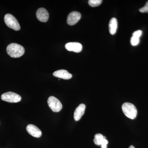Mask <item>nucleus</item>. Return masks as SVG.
I'll use <instances>...</instances> for the list:
<instances>
[{
  "label": "nucleus",
  "instance_id": "1",
  "mask_svg": "<svg viewBox=\"0 0 148 148\" xmlns=\"http://www.w3.org/2000/svg\"><path fill=\"white\" fill-rule=\"evenodd\" d=\"M7 52L10 57L19 58L24 55L25 49L22 46L16 43H11L7 47Z\"/></svg>",
  "mask_w": 148,
  "mask_h": 148
},
{
  "label": "nucleus",
  "instance_id": "2",
  "mask_svg": "<svg viewBox=\"0 0 148 148\" xmlns=\"http://www.w3.org/2000/svg\"><path fill=\"white\" fill-rule=\"evenodd\" d=\"M122 109L124 114L130 119H135L137 116L138 111L135 106L132 103H123L122 106Z\"/></svg>",
  "mask_w": 148,
  "mask_h": 148
},
{
  "label": "nucleus",
  "instance_id": "3",
  "mask_svg": "<svg viewBox=\"0 0 148 148\" xmlns=\"http://www.w3.org/2000/svg\"><path fill=\"white\" fill-rule=\"evenodd\" d=\"M4 21L6 25L10 29L15 31L20 30V26L16 18L12 14H7L4 16Z\"/></svg>",
  "mask_w": 148,
  "mask_h": 148
},
{
  "label": "nucleus",
  "instance_id": "4",
  "mask_svg": "<svg viewBox=\"0 0 148 148\" xmlns=\"http://www.w3.org/2000/svg\"><path fill=\"white\" fill-rule=\"evenodd\" d=\"M3 101L11 103H16L21 101V96L15 92H8L3 93L1 96Z\"/></svg>",
  "mask_w": 148,
  "mask_h": 148
},
{
  "label": "nucleus",
  "instance_id": "5",
  "mask_svg": "<svg viewBox=\"0 0 148 148\" xmlns=\"http://www.w3.org/2000/svg\"><path fill=\"white\" fill-rule=\"evenodd\" d=\"M47 103L49 108L53 112H60L63 107L61 102L54 96H50L48 98Z\"/></svg>",
  "mask_w": 148,
  "mask_h": 148
},
{
  "label": "nucleus",
  "instance_id": "6",
  "mask_svg": "<svg viewBox=\"0 0 148 148\" xmlns=\"http://www.w3.org/2000/svg\"><path fill=\"white\" fill-rule=\"evenodd\" d=\"M81 17V14L76 11L72 12L67 17V22L70 26H73L77 24Z\"/></svg>",
  "mask_w": 148,
  "mask_h": 148
},
{
  "label": "nucleus",
  "instance_id": "7",
  "mask_svg": "<svg viewBox=\"0 0 148 148\" xmlns=\"http://www.w3.org/2000/svg\"><path fill=\"white\" fill-rule=\"evenodd\" d=\"M93 142L95 145H101L102 148H107V145L108 144V142L106 140V137L100 133L95 135Z\"/></svg>",
  "mask_w": 148,
  "mask_h": 148
},
{
  "label": "nucleus",
  "instance_id": "8",
  "mask_svg": "<svg viewBox=\"0 0 148 148\" xmlns=\"http://www.w3.org/2000/svg\"><path fill=\"white\" fill-rule=\"evenodd\" d=\"M36 17L38 20L43 22H46L48 21L49 17V14L45 8H39L37 11Z\"/></svg>",
  "mask_w": 148,
  "mask_h": 148
},
{
  "label": "nucleus",
  "instance_id": "9",
  "mask_svg": "<svg viewBox=\"0 0 148 148\" xmlns=\"http://www.w3.org/2000/svg\"><path fill=\"white\" fill-rule=\"evenodd\" d=\"M67 50L70 51H74L76 53L81 52L82 49V46L79 42H71L68 43L65 45Z\"/></svg>",
  "mask_w": 148,
  "mask_h": 148
},
{
  "label": "nucleus",
  "instance_id": "10",
  "mask_svg": "<svg viewBox=\"0 0 148 148\" xmlns=\"http://www.w3.org/2000/svg\"><path fill=\"white\" fill-rule=\"evenodd\" d=\"M26 129L30 135L35 138H39L41 136L42 132L36 125L29 124L27 126Z\"/></svg>",
  "mask_w": 148,
  "mask_h": 148
},
{
  "label": "nucleus",
  "instance_id": "11",
  "mask_svg": "<svg viewBox=\"0 0 148 148\" xmlns=\"http://www.w3.org/2000/svg\"><path fill=\"white\" fill-rule=\"evenodd\" d=\"M86 106L84 104H81L75 110L74 114V118L75 121H78L84 114Z\"/></svg>",
  "mask_w": 148,
  "mask_h": 148
},
{
  "label": "nucleus",
  "instance_id": "12",
  "mask_svg": "<svg viewBox=\"0 0 148 148\" xmlns=\"http://www.w3.org/2000/svg\"><path fill=\"white\" fill-rule=\"evenodd\" d=\"M53 75L56 77L64 79H69L72 77V75L65 70H60L54 72Z\"/></svg>",
  "mask_w": 148,
  "mask_h": 148
},
{
  "label": "nucleus",
  "instance_id": "13",
  "mask_svg": "<svg viewBox=\"0 0 148 148\" xmlns=\"http://www.w3.org/2000/svg\"><path fill=\"white\" fill-rule=\"evenodd\" d=\"M118 27L117 20L115 18H111L109 24V31L111 35H114L116 33Z\"/></svg>",
  "mask_w": 148,
  "mask_h": 148
},
{
  "label": "nucleus",
  "instance_id": "14",
  "mask_svg": "<svg viewBox=\"0 0 148 148\" xmlns=\"http://www.w3.org/2000/svg\"><path fill=\"white\" fill-rule=\"evenodd\" d=\"M102 2V1L101 0H89L88 1L89 5L92 7H95L100 5Z\"/></svg>",
  "mask_w": 148,
  "mask_h": 148
},
{
  "label": "nucleus",
  "instance_id": "15",
  "mask_svg": "<svg viewBox=\"0 0 148 148\" xmlns=\"http://www.w3.org/2000/svg\"><path fill=\"white\" fill-rule=\"evenodd\" d=\"M140 42V39L139 38H136V37L132 36L131 37V40H130V43L133 46H135L138 45Z\"/></svg>",
  "mask_w": 148,
  "mask_h": 148
},
{
  "label": "nucleus",
  "instance_id": "16",
  "mask_svg": "<svg viewBox=\"0 0 148 148\" xmlns=\"http://www.w3.org/2000/svg\"><path fill=\"white\" fill-rule=\"evenodd\" d=\"M140 12L142 13H148V1L146 3L145 5L139 10Z\"/></svg>",
  "mask_w": 148,
  "mask_h": 148
},
{
  "label": "nucleus",
  "instance_id": "17",
  "mask_svg": "<svg viewBox=\"0 0 148 148\" xmlns=\"http://www.w3.org/2000/svg\"><path fill=\"white\" fill-rule=\"evenodd\" d=\"M143 34V32L141 30H138L135 31L132 34V36L136 37V38H139L141 36V35Z\"/></svg>",
  "mask_w": 148,
  "mask_h": 148
},
{
  "label": "nucleus",
  "instance_id": "18",
  "mask_svg": "<svg viewBox=\"0 0 148 148\" xmlns=\"http://www.w3.org/2000/svg\"><path fill=\"white\" fill-rule=\"evenodd\" d=\"M129 148H135V147H134V146L131 145V146H130Z\"/></svg>",
  "mask_w": 148,
  "mask_h": 148
}]
</instances>
